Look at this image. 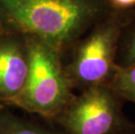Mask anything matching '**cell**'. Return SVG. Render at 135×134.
I'll list each match as a JSON object with an SVG mask.
<instances>
[{
  "mask_svg": "<svg viewBox=\"0 0 135 134\" xmlns=\"http://www.w3.org/2000/svg\"><path fill=\"white\" fill-rule=\"evenodd\" d=\"M29 70L24 88L9 105L51 119L66 106L75 94L63 54L35 37L25 35Z\"/></svg>",
  "mask_w": 135,
  "mask_h": 134,
  "instance_id": "cell-3",
  "label": "cell"
},
{
  "mask_svg": "<svg viewBox=\"0 0 135 134\" xmlns=\"http://www.w3.org/2000/svg\"><path fill=\"white\" fill-rule=\"evenodd\" d=\"M118 134H135V124H133L132 126L126 128L124 131L119 132Z\"/></svg>",
  "mask_w": 135,
  "mask_h": 134,
  "instance_id": "cell-10",
  "label": "cell"
},
{
  "mask_svg": "<svg viewBox=\"0 0 135 134\" xmlns=\"http://www.w3.org/2000/svg\"><path fill=\"white\" fill-rule=\"evenodd\" d=\"M109 11L105 0H0V29L35 37L64 57Z\"/></svg>",
  "mask_w": 135,
  "mask_h": 134,
  "instance_id": "cell-1",
  "label": "cell"
},
{
  "mask_svg": "<svg viewBox=\"0 0 135 134\" xmlns=\"http://www.w3.org/2000/svg\"><path fill=\"white\" fill-rule=\"evenodd\" d=\"M29 70L25 35L0 29V105H9L24 88Z\"/></svg>",
  "mask_w": 135,
  "mask_h": 134,
  "instance_id": "cell-5",
  "label": "cell"
},
{
  "mask_svg": "<svg viewBox=\"0 0 135 134\" xmlns=\"http://www.w3.org/2000/svg\"><path fill=\"white\" fill-rule=\"evenodd\" d=\"M123 104L109 85H95L74 96L49 120L67 134H118L133 125L123 112Z\"/></svg>",
  "mask_w": 135,
  "mask_h": 134,
  "instance_id": "cell-4",
  "label": "cell"
},
{
  "mask_svg": "<svg viewBox=\"0 0 135 134\" xmlns=\"http://www.w3.org/2000/svg\"><path fill=\"white\" fill-rule=\"evenodd\" d=\"M110 11H125L135 10V0H105Z\"/></svg>",
  "mask_w": 135,
  "mask_h": 134,
  "instance_id": "cell-9",
  "label": "cell"
},
{
  "mask_svg": "<svg viewBox=\"0 0 135 134\" xmlns=\"http://www.w3.org/2000/svg\"><path fill=\"white\" fill-rule=\"evenodd\" d=\"M135 16V10L109 11L63 57L73 89L110 83L116 70V57L122 31Z\"/></svg>",
  "mask_w": 135,
  "mask_h": 134,
  "instance_id": "cell-2",
  "label": "cell"
},
{
  "mask_svg": "<svg viewBox=\"0 0 135 134\" xmlns=\"http://www.w3.org/2000/svg\"><path fill=\"white\" fill-rule=\"evenodd\" d=\"M0 134H67L57 129L43 126L9 112L0 105Z\"/></svg>",
  "mask_w": 135,
  "mask_h": 134,
  "instance_id": "cell-6",
  "label": "cell"
},
{
  "mask_svg": "<svg viewBox=\"0 0 135 134\" xmlns=\"http://www.w3.org/2000/svg\"><path fill=\"white\" fill-rule=\"evenodd\" d=\"M116 64L122 67L135 65V16L122 31L118 47Z\"/></svg>",
  "mask_w": 135,
  "mask_h": 134,
  "instance_id": "cell-8",
  "label": "cell"
},
{
  "mask_svg": "<svg viewBox=\"0 0 135 134\" xmlns=\"http://www.w3.org/2000/svg\"><path fill=\"white\" fill-rule=\"evenodd\" d=\"M108 85L124 101L135 104V65L127 67L117 65Z\"/></svg>",
  "mask_w": 135,
  "mask_h": 134,
  "instance_id": "cell-7",
  "label": "cell"
}]
</instances>
